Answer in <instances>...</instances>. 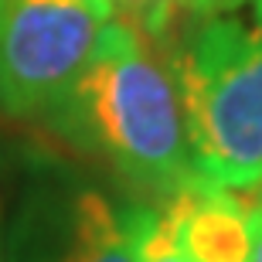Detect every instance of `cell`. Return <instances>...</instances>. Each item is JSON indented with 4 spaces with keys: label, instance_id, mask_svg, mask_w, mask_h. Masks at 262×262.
<instances>
[{
    "label": "cell",
    "instance_id": "obj_11",
    "mask_svg": "<svg viewBox=\"0 0 262 262\" xmlns=\"http://www.w3.org/2000/svg\"><path fill=\"white\" fill-rule=\"evenodd\" d=\"M259 187H262V184H259Z\"/></svg>",
    "mask_w": 262,
    "mask_h": 262
},
{
    "label": "cell",
    "instance_id": "obj_9",
    "mask_svg": "<svg viewBox=\"0 0 262 262\" xmlns=\"http://www.w3.org/2000/svg\"><path fill=\"white\" fill-rule=\"evenodd\" d=\"M249 228H252V252L249 262H262V201L249 208Z\"/></svg>",
    "mask_w": 262,
    "mask_h": 262
},
{
    "label": "cell",
    "instance_id": "obj_10",
    "mask_svg": "<svg viewBox=\"0 0 262 262\" xmlns=\"http://www.w3.org/2000/svg\"><path fill=\"white\" fill-rule=\"evenodd\" d=\"M252 14H255V17H262V0H252Z\"/></svg>",
    "mask_w": 262,
    "mask_h": 262
},
{
    "label": "cell",
    "instance_id": "obj_4",
    "mask_svg": "<svg viewBox=\"0 0 262 262\" xmlns=\"http://www.w3.org/2000/svg\"><path fill=\"white\" fill-rule=\"evenodd\" d=\"M249 208L252 204H245L238 191H225L201 177H191L174 194H167V204L157 214L187 259L249 262L252 252Z\"/></svg>",
    "mask_w": 262,
    "mask_h": 262
},
{
    "label": "cell",
    "instance_id": "obj_2",
    "mask_svg": "<svg viewBox=\"0 0 262 262\" xmlns=\"http://www.w3.org/2000/svg\"><path fill=\"white\" fill-rule=\"evenodd\" d=\"M194 177L225 191L262 184V17L218 14L170 55Z\"/></svg>",
    "mask_w": 262,
    "mask_h": 262
},
{
    "label": "cell",
    "instance_id": "obj_1",
    "mask_svg": "<svg viewBox=\"0 0 262 262\" xmlns=\"http://www.w3.org/2000/svg\"><path fill=\"white\" fill-rule=\"evenodd\" d=\"M65 123L123 177L174 194L194 177L170 58L160 38L109 17L92 58L58 106Z\"/></svg>",
    "mask_w": 262,
    "mask_h": 262
},
{
    "label": "cell",
    "instance_id": "obj_7",
    "mask_svg": "<svg viewBox=\"0 0 262 262\" xmlns=\"http://www.w3.org/2000/svg\"><path fill=\"white\" fill-rule=\"evenodd\" d=\"M109 14L119 20H129L150 38L164 41L174 28V20L187 10V0H102Z\"/></svg>",
    "mask_w": 262,
    "mask_h": 262
},
{
    "label": "cell",
    "instance_id": "obj_5",
    "mask_svg": "<svg viewBox=\"0 0 262 262\" xmlns=\"http://www.w3.org/2000/svg\"><path fill=\"white\" fill-rule=\"evenodd\" d=\"M55 262H136L129 211H116L96 191H82L68 208V225Z\"/></svg>",
    "mask_w": 262,
    "mask_h": 262
},
{
    "label": "cell",
    "instance_id": "obj_8",
    "mask_svg": "<svg viewBox=\"0 0 262 262\" xmlns=\"http://www.w3.org/2000/svg\"><path fill=\"white\" fill-rule=\"evenodd\" d=\"M245 4H252V0H187L184 14L201 20V17H218V14H235V10H242Z\"/></svg>",
    "mask_w": 262,
    "mask_h": 262
},
{
    "label": "cell",
    "instance_id": "obj_6",
    "mask_svg": "<svg viewBox=\"0 0 262 262\" xmlns=\"http://www.w3.org/2000/svg\"><path fill=\"white\" fill-rule=\"evenodd\" d=\"M129 228H133V259L136 262H194L187 259L184 249L174 242L157 211L136 208L129 211Z\"/></svg>",
    "mask_w": 262,
    "mask_h": 262
},
{
    "label": "cell",
    "instance_id": "obj_3",
    "mask_svg": "<svg viewBox=\"0 0 262 262\" xmlns=\"http://www.w3.org/2000/svg\"><path fill=\"white\" fill-rule=\"evenodd\" d=\"M109 17L102 0H0V106L20 116L55 109Z\"/></svg>",
    "mask_w": 262,
    "mask_h": 262
}]
</instances>
